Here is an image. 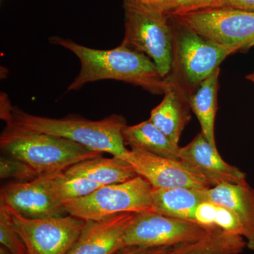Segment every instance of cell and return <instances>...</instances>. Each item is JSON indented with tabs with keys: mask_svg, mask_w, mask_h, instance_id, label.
Wrapping results in <instances>:
<instances>
[{
	"mask_svg": "<svg viewBox=\"0 0 254 254\" xmlns=\"http://www.w3.org/2000/svg\"><path fill=\"white\" fill-rule=\"evenodd\" d=\"M207 200L235 213L245 229L249 250L254 251V189L245 182L222 183L206 190Z\"/></svg>",
	"mask_w": 254,
	"mask_h": 254,
	"instance_id": "obj_15",
	"label": "cell"
},
{
	"mask_svg": "<svg viewBox=\"0 0 254 254\" xmlns=\"http://www.w3.org/2000/svg\"><path fill=\"white\" fill-rule=\"evenodd\" d=\"M246 247L243 237L214 228L199 240L174 247L171 254H240Z\"/></svg>",
	"mask_w": 254,
	"mask_h": 254,
	"instance_id": "obj_20",
	"label": "cell"
},
{
	"mask_svg": "<svg viewBox=\"0 0 254 254\" xmlns=\"http://www.w3.org/2000/svg\"><path fill=\"white\" fill-rule=\"evenodd\" d=\"M0 202L30 218L68 215L64 205L55 194L50 174L39 175L32 181L8 183L1 189Z\"/></svg>",
	"mask_w": 254,
	"mask_h": 254,
	"instance_id": "obj_10",
	"label": "cell"
},
{
	"mask_svg": "<svg viewBox=\"0 0 254 254\" xmlns=\"http://www.w3.org/2000/svg\"><path fill=\"white\" fill-rule=\"evenodd\" d=\"M136 213H123L86 221L68 254H115L123 249V237Z\"/></svg>",
	"mask_w": 254,
	"mask_h": 254,
	"instance_id": "obj_13",
	"label": "cell"
},
{
	"mask_svg": "<svg viewBox=\"0 0 254 254\" xmlns=\"http://www.w3.org/2000/svg\"><path fill=\"white\" fill-rule=\"evenodd\" d=\"M50 43L72 52L79 60L81 69L67 91H78L86 83L116 80L141 87L153 94H164L170 86L149 58L120 45L110 50H97L61 37L49 38Z\"/></svg>",
	"mask_w": 254,
	"mask_h": 254,
	"instance_id": "obj_1",
	"label": "cell"
},
{
	"mask_svg": "<svg viewBox=\"0 0 254 254\" xmlns=\"http://www.w3.org/2000/svg\"><path fill=\"white\" fill-rule=\"evenodd\" d=\"M64 173L71 176L83 177L103 186L123 183L137 176L133 166L125 159L115 156L103 158L102 155L80 162Z\"/></svg>",
	"mask_w": 254,
	"mask_h": 254,
	"instance_id": "obj_17",
	"label": "cell"
},
{
	"mask_svg": "<svg viewBox=\"0 0 254 254\" xmlns=\"http://www.w3.org/2000/svg\"><path fill=\"white\" fill-rule=\"evenodd\" d=\"M173 247H125L115 254H171Z\"/></svg>",
	"mask_w": 254,
	"mask_h": 254,
	"instance_id": "obj_26",
	"label": "cell"
},
{
	"mask_svg": "<svg viewBox=\"0 0 254 254\" xmlns=\"http://www.w3.org/2000/svg\"><path fill=\"white\" fill-rule=\"evenodd\" d=\"M206 190L174 187L153 188L150 195L151 212L170 218L193 222L198 205L207 200Z\"/></svg>",
	"mask_w": 254,
	"mask_h": 254,
	"instance_id": "obj_16",
	"label": "cell"
},
{
	"mask_svg": "<svg viewBox=\"0 0 254 254\" xmlns=\"http://www.w3.org/2000/svg\"><path fill=\"white\" fill-rule=\"evenodd\" d=\"M125 145L163 158L179 159L180 145L172 141L149 120L124 128Z\"/></svg>",
	"mask_w": 254,
	"mask_h": 254,
	"instance_id": "obj_19",
	"label": "cell"
},
{
	"mask_svg": "<svg viewBox=\"0 0 254 254\" xmlns=\"http://www.w3.org/2000/svg\"><path fill=\"white\" fill-rule=\"evenodd\" d=\"M0 254H12L7 249L5 248L3 246L0 247Z\"/></svg>",
	"mask_w": 254,
	"mask_h": 254,
	"instance_id": "obj_30",
	"label": "cell"
},
{
	"mask_svg": "<svg viewBox=\"0 0 254 254\" xmlns=\"http://www.w3.org/2000/svg\"><path fill=\"white\" fill-rule=\"evenodd\" d=\"M125 37L121 45L143 53L154 63L164 78L171 72L173 33L166 14L140 3H124Z\"/></svg>",
	"mask_w": 254,
	"mask_h": 254,
	"instance_id": "obj_4",
	"label": "cell"
},
{
	"mask_svg": "<svg viewBox=\"0 0 254 254\" xmlns=\"http://www.w3.org/2000/svg\"><path fill=\"white\" fill-rule=\"evenodd\" d=\"M247 78L249 80V81H252V83H254V72L247 75Z\"/></svg>",
	"mask_w": 254,
	"mask_h": 254,
	"instance_id": "obj_31",
	"label": "cell"
},
{
	"mask_svg": "<svg viewBox=\"0 0 254 254\" xmlns=\"http://www.w3.org/2000/svg\"><path fill=\"white\" fill-rule=\"evenodd\" d=\"M0 243L12 254H27L26 247L16 232L4 203L0 202Z\"/></svg>",
	"mask_w": 254,
	"mask_h": 254,
	"instance_id": "obj_23",
	"label": "cell"
},
{
	"mask_svg": "<svg viewBox=\"0 0 254 254\" xmlns=\"http://www.w3.org/2000/svg\"><path fill=\"white\" fill-rule=\"evenodd\" d=\"M0 149L3 155L27 163L39 175L64 172L103 154L66 138L28 131L10 123L1 132Z\"/></svg>",
	"mask_w": 254,
	"mask_h": 254,
	"instance_id": "obj_3",
	"label": "cell"
},
{
	"mask_svg": "<svg viewBox=\"0 0 254 254\" xmlns=\"http://www.w3.org/2000/svg\"><path fill=\"white\" fill-rule=\"evenodd\" d=\"M222 8L254 11V0H222Z\"/></svg>",
	"mask_w": 254,
	"mask_h": 254,
	"instance_id": "obj_27",
	"label": "cell"
},
{
	"mask_svg": "<svg viewBox=\"0 0 254 254\" xmlns=\"http://www.w3.org/2000/svg\"><path fill=\"white\" fill-rule=\"evenodd\" d=\"M6 124H13L28 131L48 133L66 138L88 149L128 161L130 150L123 138V129L127 121L122 115H110L93 121L77 115L63 118H50L31 115L11 105Z\"/></svg>",
	"mask_w": 254,
	"mask_h": 254,
	"instance_id": "obj_2",
	"label": "cell"
},
{
	"mask_svg": "<svg viewBox=\"0 0 254 254\" xmlns=\"http://www.w3.org/2000/svg\"><path fill=\"white\" fill-rule=\"evenodd\" d=\"M179 159L206 179L211 187L222 183L247 182V175L222 159L218 148L209 143L201 131L185 146L180 147Z\"/></svg>",
	"mask_w": 254,
	"mask_h": 254,
	"instance_id": "obj_12",
	"label": "cell"
},
{
	"mask_svg": "<svg viewBox=\"0 0 254 254\" xmlns=\"http://www.w3.org/2000/svg\"><path fill=\"white\" fill-rule=\"evenodd\" d=\"M168 16L232 54L254 46V11L213 8Z\"/></svg>",
	"mask_w": 254,
	"mask_h": 254,
	"instance_id": "obj_7",
	"label": "cell"
},
{
	"mask_svg": "<svg viewBox=\"0 0 254 254\" xmlns=\"http://www.w3.org/2000/svg\"><path fill=\"white\" fill-rule=\"evenodd\" d=\"M39 176L27 163L8 155L0 158V178L15 179L18 182H28Z\"/></svg>",
	"mask_w": 254,
	"mask_h": 254,
	"instance_id": "obj_24",
	"label": "cell"
},
{
	"mask_svg": "<svg viewBox=\"0 0 254 254\" xmlns=\"http://www.w3.org/2000/svg\"><path fill=\"white\" fill-rule=\"evenodd\" d=\"M51 183L58 198L64 205L90 194L103 185L80 177L66 175L64 172L50 174Z\"/></svg>",
	"mask_w": 254,
	"mask_h": 254,
	"instance_id": "obj_22",
	"label": "cell"
},
{
	"mask_svg": "<svg viewBox=\"0 0 254 254\" xmlns=\"http://www.w3.org/2000/svg\"><path fill=\"white\" fill-rule=\"evenodd\" d=\"M220 68L200 82L190 95V109L200 123L201 132L209 143L217 148L215 120L218 110V80Z\"/></svg>",
	"mask_w": 254,
	"mask_h": 254,
	"instance_id": "obj_18",
	"label": "cell"
},
{
	"mask_svg": "<svg viewBox=\"0 0 254 254\" xmlns=\"http://www.w3.org/2000/svg\"><path fill=\"white\" fill-rule=\"evenodd\" d=\"M6 207L27 254H68L86 225L72 215L30 218Z\"/></svg>",
	"mask_w": 254,
	"mask_h": 254,
	"instance_id": "obj_8",
	"label": "cell"
},
{
	"mask_svg": "<svg viewBox=\"0 0 254 254\" xmlns=\"http://www.w3.org/2000/svg\"><path fill=\"white\" fill-rule=\"evenodd\" d=\"M153 187L143 177L123 183L105 185L82 198L66 202L68 215L84 221H97L123 213L151 212L150 195Z\"/></svg>",
	"mask_w": 254,
	"mask_h": 254,
	"instance_id": "obj_6",
	"label": "cell"
},
{
	"mask_svg": "<svg viewBox=\"0 0 254 254\" xmlns=\"http://www.w3.org/2000/svg\"><path fill=\"white\" fill-rule=\"evenodd\" d=\"M168 17L173 28L174 72L168 77L176 81L190 95L232 53L175 18Z\"/></svg>",
	"mask_w": 254,
	"mask_h": 254,
	"instance_id": "obj_5",
	"label": "cell"
},
{
	"mask_svg": "<svg viewBox=\"0 0 254 254\" xmlns=\"http://www.w3.org/2000/svg\"><path fill=\"white\" fill-rule=\"evenodd\" d=\"M145 0H123L124 3H140V4H143Z\"/></svg>",
	"mask_w": 254,
	"mask_h": 254,
	"instance_id": "obj_29",
	"label": "cell"
},
{
	"mask_svg": "<svg viewBox=\"0 0 254 254\" xmlns=\"http://www.w3.org/2000/svg\"><path fill=\"white\" fill-rule=\"evenodd\" d=\"M161 103L150 113L149 120L177 144L190 120V93L172 78Z\"/></svg>",
	"mask_w": 254,
	"mask_h": 254,
	"instance_id": "obj_14",
	"label": "cell"
},
{
	"mask_svg": "<svg viewBox=\"0 0 254 254\" xmlns=\"http://www.w3.org/2000/svg\"><path fill=\"white\" fill-rule=\"evenodd\" d=\"M222 0H173L165 14L173 16L200 11V10L222 8Z\"/></svg>",
	"mask_w": 254,
	"mask_h": 254,
	"instance_id": "obj_25",
	"label": "cell"
},
{
	"mask_svg": "<svg viewBox=\"0 0 254 254\" xmlns=\"http://www.w3.org/2000/svg\"><path fill=\"white\" fill-rule=\"evenodd\" d=\"M172 1L173 0H145L143 4L150 9L156 10L165 14Z\"/></svg>",
	"mask_w": 254,
	"mask_h": 254,
	"instance_id": "obj_28",
	"label": "cell"
},
{
	"mask_svg": "<svg viewBox=\"0 0 254 254\" xmlns=\"http://www.w3.org/2000/svg\"><path fill=\"white\" fill-rule=\"evenodd\" d=\"M128 163L153 188H188L206 190L210 184L180 159L163 158L137 148H131Z\"/></svg>",
	"mask_w": 254,
	"mask_h": 254,
	"instance_id": "obj_11",
	"label": "cell"
},
{
	"mask_svg": "<svg viewBox=\"0 0 254 254\" xmlns=\"http://www.w3.org/2000/svg\"><path fill=\"white\" fill-rule=\"evenodd\" d=\"M213 229L153 212H140L135 214L125 232L123 248L176 247L199 240Z\"/></svg>",
	"mask_w": 254,
	"mask_h": 254,
	"instance_id": "obj_9",
	"label": "cell"
},
{
	"mask_svg": "<svg viewBox=\"0 0 254 254\" xmlns=\"http://www.w3.org/2000/svg\"><path fill=\"white\" fill-rule=\"evenodd\" d=\"M193 222L203 226L219 228L245 239V229L235 213L209 200L198 205L193 215Z\"/></svg>",
	"mask_w": 254,
	"mask_h": 254,
	"instance_id": "obj_21",
	"label": "cell"
}]
</instances>
